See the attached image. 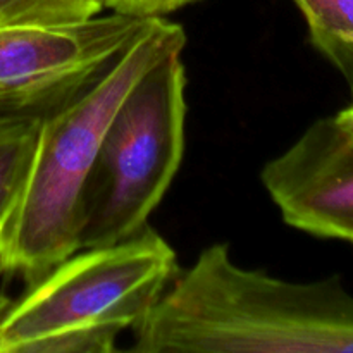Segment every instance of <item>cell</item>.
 Instances as JSON below:
<instances>
[{"mask_svg":"<svg viewBox=\"0 0 353 353\" xmlns=\"http://www.w3.org/2000/svg\"><path fill=\"white\" fill-rule=\"evenodd\" d=\"M186 85L181 54H172L123 100L86 185L79 248L119 243L148 226L185 154Z\"/></svg>","mask_w":353,"mask_h":353,"instance_id":"obj_4","label":"cell"},{"mask_svg":"<svg viewBox=\"0 0 353 353\" xmlns=\"http://www.w3.org/2000/svg\"><path fill=\"white\" fill-rule=\"evenodd\" d=\"M147 21L109 10L71 24L0 26V117L61 110L116 64Z\"/></svg>","mask_w":353,"mask_h":353,"instance_id":"obj_5","label":"cell"},{"mask_svg":"<svg viewBox=\"0 0 353 353\" xmlns=\"http://www.w3.org/2000/svg\"><path fill=\"white\" fill-rule=\"evenodd\" d=\"M334 119H336V123L340 124L345 131H348L353 137V100L334 116Z\"/></svg>","mask_w":353,"mask_h":353,"instance_id":"obj_11","label":"cell"},{"mask_svg":"<svg viewBox=\"0 0 353 353\" xmlns=\"http://www.w3.org/2000/svg\"><path fill=\"white\" fill-rule=\"evenodd\" d=\"M40 121L0 117V233L26 183L37 150Z\"/></svg>","mask_w":353,"mask_h":353,"instance_id":"obj_8","label":"cell"},{"mask_svg":"<svg viewBox=\"0 0 353 353\" xmlns=\"http://www.w3.org/2000/svg\"><path fill=\"white\" fill-rule=\"evenodd\" d=\"M174 248L147 226L128 240L79 248L0 319V353H112L178 272Z\"/></svg>","mask_w":353,"mask_h":353,"instance_id":"obj_3","label":"cell"},{"mask_svg":"<svg viewBox=\"0 0 353 353\" xmlns=\"http://www.w3.org/2000/svg\"><path fill=\"white\" fill-rule=\"evenodd\" d=\"M310 43L343 76L353 92V0H293Z\"/></svg>","mask_w":353,"mask_h":353,"instance_id":"obj_7","label":"cell"},{"mask_svg":"<svg viewBox=\"0 0 353 353\" xmlns=\"http://www.w3.org/2000/svg\"><path fill=\"white\" fill-rule=\"evenodd\" d=\"M133 331L137 353H353V295L338 274L286 281L214 243Z\"/></svg>","mask_w":353,"mask_h":353,"instance_id":"obj_1","label":"cell"},{"mask_svg":"<svg viewBox=\"0 0 353 353\" xmlns=\"http://www.w3.org/2000/svg\"><path fill=\"white\" fill-rule=\"evenodd\" d=\"M261 183L288 226L353 247V137L334 116L265 162Z\"/></svg>","mask_w":353,"mask_h":353,"instance_id":"obj_6","label":"cell"},{"mask_svg":"<svg viewBox=\"0 0 353 353\" xmlns=\"http://www.w3.org/2000/svg\"><path fill=\"white\" fill-rule=\"evenodd\" d=\"M105 10V0H0V26L71 24Z\"/></svg>","mask_w":353,"mask_h":353,"instance_id":"obj_9","label":"cell"},{"mask_svg":"<svg viewBox=\"0 0 353 353\" xmlns=\"http://www.w3.org/2000/svg\"><path fill=\"white\" fill-rule=\"evenodd\" d=\"M196 2L202 0H105V10L140 17V19H150V17H168L169 14Z\"/></svg>","mask_w":353,"mask_h":353,"instance_id":"obj_10","label":"cell"},{"mask_svg":"<svg viewBox=\"0 0 353 353\" xmlns=\"http://www.w3.org/2000/svg\"><path fill=\"white\" fill-rule=\"evenodd\" d=\"M186 41L178 23L150 17L95 85L40 121L26 183L0 233V274L30 288L79 250L85 190L114 114L150 69L183 54Z\"/></svg>","mask_w":353,"mask_h":353,"instance_id":"obj_2","label":"cell"}]
</instances>
